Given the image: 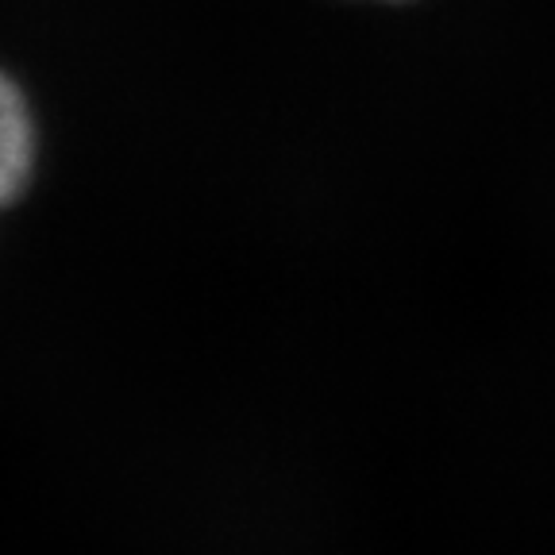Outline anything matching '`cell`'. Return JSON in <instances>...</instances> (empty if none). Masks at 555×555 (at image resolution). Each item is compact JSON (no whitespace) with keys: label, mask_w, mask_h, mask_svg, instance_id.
Returning a JSON list of instances; mask_svg holds the SVG:
<instances>
[{"label":"cell","mask_w":555,"mask_h":555,"mask_svg":"<svg viewBox=\"0 0 555 555\" xmlns=\"http://www.w3.org/2000/svg\"><path fill=\"white\" fill-rule=\"evenodd\" d=\"M35 166V120L20 86L0 74V205L20 197Z\"/></svg>","instance_id":"1"}]
</instances>
